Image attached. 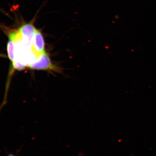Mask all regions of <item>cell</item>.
<instances>
[{
    "instance_id": "cell-1",
    "label": "cell",
    "mask_w": 156,
    "mask_h": 156,
    "mask_svg": "<svg viewBox=\"0 0 156 156\" xmlns=\"http://www.w3.org/2000/svg\"><path fill=\"white\" fill-rule=\"evenodd\" d=\"M33 69L42 70H53L58 71L59 69L51 62L48 53L45 52L39 56L37 60L31 63L28 66Z\"/></svg>"
},
{
    "instance_id": "cell-2",
    "label": "cell",
    "mask_w": 156,
    "mask_h": 156,
    "mask_svg": "<svg viewBox=\"0 0 156 156\" xmlns=\"http://www.w3.org/2000/svg\"><path fill=\"white\" fill-rule=\"evenodd\" d=\"M32 50L38 57L45 52V42L43 34L40 30H37L34 35L32 41Z\"/></svg>"
},
{
    "instance_id": "cell-3",
    "label": "cell",
    "mask_w": 156,
    "mask_h": 156,
    "mask_svg": "<svg viewBox=\"0 0 156 156\" xmlns=\"http://www.w3.org/2000/svg\"><path fill=\"white\" fill-rule=\"evenodd\" d=\"M37 30L33 23H30L21 26L17 32L22 37L33 40Z\"/></svg>"
},
{
    "instance_id": "cell-4",
    "label": "cell",
    "mask_w": 156,
    "mask_h": 156,
    "mask_svg": "<svg viewBox=\"0 0 156 156\" xmlns=\"http://www.w3.org/2000/svg\"><path fill=\"white\" fill-rule=\"evenodd\" d=\"M15 43L12 39L9 38V41L7 44V51L9 59L12 62L15 59Z\"/></svg>"
},
{
    "instance_id": "cell-5",
    "label": "cell",
    "mask_w": 156,
    "mask_h": 156,
    "mask_svg": "<svg viewBox=\"0 0 156 156\" xmlns=\"http://www.w3.org/2000/svg\"><path fill=\"white\" fill-rule=\"evenodd\" d=\"M12 63L14 69H15L18 70L24 69L25 67H27L25 65L22 64L19 61L15 60V59L12 62Z\"/></svg>"
},
{
    "instance_id": "cell-6",
    "label": "cell",
    "mask_w": 156,
    "mask_h": 156,
    "mask_svg": "<svg viewBox=\"0 0 156 156\" xmlns=\"http://www.w3.org/2000/svg\"><path fill=\"white\" fill-rule=\"evenodd\" d=\"M8 156H16L14 154L12 153H10L8 155Z\"/></svg>"
},
{
    "instance_id": "cell-7",
    "label": "cell",
    "mask_w": 156,
    "mask_h": 156,
    "mask_svg": "<svg viewBox=\"0 0 156 156\" xmlns=\"http://www.w3.org/2000/svg\"><path fill=\"white\" fill-rule=\"evenodd\" d=\"M4 56V55H1V54H0V56Z\"/></svg>"
}]
</instances>
